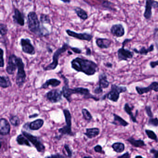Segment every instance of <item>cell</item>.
<instances>
[{"mask_svg":"<svg viewBox=\"0 0 158 158\" xmlns=\"http://www.w3.org/2000/svg\"><path fill=\"white\" fill-rule=\"evenodd\" d=\"M61 81L58 80L57 79L52 78L47 80L42 85L40 89H46L48 88L50 85L52 87H57L61 84Z\"/></svg>","mask_w":158,"mask_h":158,"instance_id":"obj_23","label":"cell"},{"mask_svg":"<svg viewBox=\"0 0 158 158\" xmlns=\"http://www.w3.org/2000/svg\"><path fill=\"white\" fill-rule=\"evenodd\" d=\"M16 142L19 145L27 146L31 147L29 141L23 134L18 135L16 138Z\"/></svg>","mask_w":158,"mask_h":158,"instance_id":"obj_29","label":"cell"},{"mask_svg":"<svg viewBox=\"0 0 158 158\" xmlns=\"http://www.w3.org/2000/svg\"><path fill=\"white\" fill-rule=\"evenodd\" d=\"M74 11L77 15L82 20H85L88 19V17H89L88 14L84 9H83L81 7H79V6H75L74 8Z\"/></svg>","mask_w":158,"mask_h":158,"instance_id":"obj_27","label":"cell"},{"mask_svg":"<svg viewBox=\"0 0 158 158\" xmlns=\"http://www.w3.org/2000/svg\"><path fill=\"white\" fill-rule=\"evenodd\" d=\"M70 49H71V51H73L74 53L76 54H80L81 53L82 51L80 49H79L78 48H76V47H70Z\"/></svg>","mask_w":158,"mask_h":158,"instance_id":"obj_47","label":"cell"},{"mask_svg":"<svg viewBox=\"0 0 158 158\" xmlns=\"http://www.w3.org/2000/svg\"><path fill=\"white\" fill-rule=\"evenodd\" d=\"M40 20L42 25L44 24H51V19L49 16L47 14H41Z\"/></svg>","mask_w":158,"mask_h":158,"instance_id":"obj_33","label":"cell"},{"mask_svg":"<svg viewBox=\"0 0 158 158\" xmlns=\"http://www.w3.org/2000/svg\"><path fill=\"white\" fill-rule=\"evenodd\" d=\"M83 158H92L91 156H84Z\"/></svg>","mask_w":158,"mask_h":158,"instance_id":"obj_56","label":"cell"},{"mask_svg":"<svg viewBox=\"0 0 158 158\" xmlns=\"http://www.w3.org/2000/svg\"><path fill=\"white\" fill-rule=\"evenodd\" d=\"M28 1H29V2H32V0H28Z\"/></svg>","mask_w":158,"mask_h":158,"instance_id":"obj_57","label":"cell"},{"mask_svg":"<svg viewBox=\"0 0 158 158\" xmlns=\"http://www.w3.org/2000/svg\"><path fill=\"white\" fill-rule=\"evenodd\" d=\"M25 64L20 57L18 58L17 73L16 77L15 83L19 88H22L26 81V72L25 71Z\"/></svg>","mask_w":158,"mask_h":158,"instance_id":"obj_6","label":"cell"},{"mask_svg":"<svg viewBox=\"0 0 158 158\" xmlns=\"http://www.w3.org/2000/svg\"><path fill=\"white\" fill-rule=\"evenodd\" d=\"M92 54V51L90 48H87L86 51V55L87 56H91Z\"/></svg>","mask_w":158,"mask_h":158,"instance_id":"obj_50","label":"cell"},{"mask_svg":"<svg viewBox=\"0 0 158 158\" xmlns=\"http://www.w3.org/2000/svg\"><path fill=\"white\" fill-rule=\"evenodd\" d=\"M153 7L155 8H158V2L156 1H155L154 3V5H153Z\"/></svg>","mask_w":158,"mask_h":158,"instance_id":"obj_52","label":"cell"},{"mask_svg":"<svg viewBox=\"0 0 158 158\" xmlns=\"http://www.w3.org/2000/svg\"><path fill=\"white\" fill-rule=\"evenodd\" d=\"M22 133L32 144L38 152L43 153L45 152V146L44 145L39 137L34 136L25 131H22Z\"/></svg>","mask_w":158,"mask_h":158,"instance_id":"obj_8","label":"cell"},{"mask_svg":"<svg viewBox=\"0 0 158 158\" xmlns=\"http://www.w3.org/2000/svg\"><path fill=\"white\" fill-rule=\"evenodd\" d=\"M66 33L68 36L72 38H75L81 40L87 41L88 42L91 41L93 38V36L91 34L84 32V33H77L73 31L70 29L66 30Z\"/></svg>","mask_w":158,"mask_h":158,"instance_id":"obj_12","label":"cell"},{"mask_svg":"<svg viewBox=\"0 0 158 158\" xmlns=\"http://www.w3.org/2000/svg\"><path fill=\"white\" fill-rule=\"evenodd\" d=\"M95 151L96 153H100L102 154H105V152L103 150L102 147L99 145H97L94 148Z\"/></svg>","mask_w":158,"mask_h":158,"instance_id":"obj_42","label":"cell"},{"mask_svg":"<svg viewBox=\"0 0 158 158\" xmlns=\"http://www.w3.org/2000/svg\"><path fill=\"white\" fill-rule=\"evenodd\" d=\"M110 32L115 37L121 38L125 35V29L122 24H115L111 27Z\"/></svg>","mask_w":158,"mask_h":158,"instance_id":"obj_15","label":"cell"},{"mask_svg":"<svg viewBox=\"0 0 158 158\" xmlns=\"http://www.w3.org/2000/svg\"><path fill=\"white\" fill-rule=\"evenodd\" d=\"M99 1H103V2H104V1H105V0H99Z\"/></svg>","mask_w":158,"mask_h":158,"instance_id":"obj_58","label":"cell"},{"mask_svg":"<svg viewBox=\"0 0 158 158\" xmlns=\"http://www.w3.org/2000/svg\"><path fill=\"white\" fill-rule=\"evenodd\" d=\"M27 24L29 30L38 37H46L50 34L49 31L43 25H41V23L34 11H31L28 14Z\"/></svg>","mask_w":158,"mask_h":158,"instance_id":"obj_3","label":"cell"},{"mask_svg":"<svg viewBox=\"0 0 158 158\" xmlns=\"http://www.w3.org/2000/svg\"><path fill=\"white\" fill-rule=\"evenodd\" d=\"M145 133L149 139L158 142L157 136L154 131L150 130H145Z\"/></svg>","mask_w":158,"mask_h":158,"instance_id":"obj_35","label":"cell"},{"mask_svg":"<svg viewBox=\"0 0 158 158\" xmlns=\"http://www.w3.org/2000/svg\"><path fill=\"white\" fill-rule=\"evenodd\" d=\"M100 134V129L98 128H87L86 129V132L84 135L89 139H92L98 136Z\"/></svg>","mask_w":158,"mask_h":158,"instance_id":"obj_25","label":"cell"},{"mask_svg":"<svg viewBox=\"0 0 158 158\" xmlns=\"http://www.w3.org/2000/svg\"><path fill=\"white\" fill-rule=\"evenodd\" d=\"M132 39H126L122 43V47L120 48L117 52V58L119 61H127L130 59H132L134 56L133 52L125 49V46L127 43L131 41Z\"/></svg>","mask_w":158,"mask_h":158,"instance_id":"obj_7","label":"cell"},{"mask_svg":"<svg viewBox=\"0 0 158 158\" xmlns=\"http://www.w3.org/2000/svg\"><path fill=\"white\" fill-rule=\"evenodd\" d=\"M113 3L109 2L108 1H105L102 3V6L103 7L105 8H107V9H110V10H113V8H112V6L113 5Z\"/></svg>","mask_w":158,"mask_h":158,"instance_id":"obj_39","label":"cell"},{"mask_svg":"<svg viewBox=\"0 0 158 158\" xmlns=\"http://www.w3.org/2000/svg\"><path fill=\"white\" fill-rule=\"evenodd\" d=\"M14 14L12 16L13 21L16 24L23 27L25 25V19L22 12H20L18 8L14 7Z\"/></svg>","mask_w":158,"mask_h":158,"instance_id":"obj_14","label":"cell"},{"mask_svg":"<svg viewBox=\"0 0 158 158\" xmlns=\"http://www.w3.org/2000/svg\"><path fill=\"white\" fill-rule=\"evenodd\" d=\"M112 41L106 38H97L96 44L97 47L101 49H109L112 44Z\"/></svg>","mask_w":158,"mask_h":158,"instance_id":"obj_17","label":"cell"},{"mask_svg":"<svg viewBox=\"0 0 158 158\" xmlns=\"http://www.w3.org/2000/svg\"><path fill=\"white\" fill-rule=\"evenodd\" d=\"M39 116L38 114H34V115H30L29 117L30 118H36V117H38Z\"/></svg>","mask_w":158,"mask_h":158,"instance_id":"obj_53","label":"cell"},{"mask_svg":"<svg viewBox=\"0 0 158 158\" xmlns=\"http://www.w3.org/2000/svg\"><path fill=\"white\" fill-rule=\"evenodd\" d=\"M150 153L154 155L153 158H158V150L152 148L150 150Z\"/></svg>","mask_w":158,"mask_h":158,"instance_id":"obj_46","label":"cell"},{"mask_svg":"<svg viewBox=\"0 0 158 158\" xmlns=\"http://www.w3.org/2000/svg\"><path fill=\"white\" fill-rule=\"evenodd\" d=\"M22 52L30 55H33L35 54V48L31 43V41L28 38L21 39L20 41Z\"/></svg>","mask_w":158,"mask_h":158,"instance_id":"obj_10","label":"cell"},{"mask_svg":"<svg viewBox=\"0 0 158 158\" xmlns=\"http://www.w3.org/2000/svg\"><path fill=\"white\" fill-rule=\"evenodd\" d=\"M154 36L155 38H158V28H156L154 31Z\"/></svg>","mask_w":158,"mask_h":158,"instance_id":"obj_51","label":"cell"},{"mask_svg":"<svg viewBox=\"0 0 158 158\" xmlns=\"http://www.w3.org/2000/svg\"><path fill=\"white\" fill-rule=\"evenodd\" d=\"M72 69L88 76L94 75L98 70L97 64L93 61L80 57H76L71 61Z\"/></svg>","mask_w":158,"mask_h":158,"instance_id":"obj_2","label":"cell"},{"mask_svg":"<svg viewBox=\"0 0 158 158\" xmlns=\"http://www.w3.org/2000/svg\"><path fill=\"white\" fill-rule=\"evenodd\" d=\"M18 57L15 54H12L8 58V63L6 67V73L8 75H12L15 74L18 68Z\"/></svg>","mask_w":158,"mask_h":158,"instance_id":"obj_11","label":"cell"},{"mask_svg":"<svg viewBox=\"0 0 158 158\" xmlns=\"http://www.w3.org/2000/svg\"><path fill=\"white\" fill-rule=\"evenodd\" d=\"M9 122L14 127H18L20 123V119L16 115L11 116L9 118Z\"/></svg>","mask_w":158,"mask_h":158,"instance_id":"obj_32","label":"cell"},{"mask_svg":"<svg viewBox=\"0 0 158 158\" xmlns=\"http://www.w3.org/2000/svg\"><path fill=\"white\" fill-rule=\"evenodd\" d=\"M44 158H65V157L57 153V154L51 155L50 156H47Z\"/></svg>","mask_w":158,"mask_h":158,"instance_id":"obj_43","label":"cell"},{"mask_svg":"<svg viewBox=\"0 0 158 158\" xmlns=\"http://www.w3.org/2000/svg\"><path fill=\"white\" fill-rule=\"evenodd\" d=\"M155 50V45L152 44L148 48H146L145 46H143L140 50H137L136 48H133V51L136 54L141 55L147 56L149 53L153 52Z\"/></svg>","mask_w":158,"mask_h":158,"instance_id":"obj_22","label":"cell"},{"mask_svg":"<svg viewBox=\"0 0 158 158\" xmlns=\"http://www.w3.org/2000/svg\"><path fill=\"white\" fill-rule=\"evenodd\" d=\"M64 148L67 153L66 156L68 158H71L72 156V152L71 149L70 148L68 145L65 144L64 145Z\"/></svg>","mask_w":158,"mask_h":158,"instance_id":"obj_41","label":"cell"},{"mask_svg":"<svg viewBox=\"0 0 158 158\" xmlns=\"http://www.w3.org/2000/svg\"><path fill=\"white\" fill-rule=\"evenodd\" d=\"M148 125L157 127L158 126V118H149L148 121Z\"/></svg>","mask_w":158,"mask_h":158,"instance_id":"obj_37","label":"cell"},{"mask_svg":"<svg viewBox=\"0 0 158 158\" xmlns=\"http://www.w3.org/2000/svg\"><path fill=\"white\" fill-rule=\"evenodd\" d=\"M61 77L64 80L65 85L62 87V91L63 92V97L67 100L69 103H70L72 101L71 96L74 94L83 96L85 98H92L96 101H99L100 98L95 96L90 93V90L88 88L83 87H75L74 88H70L69 85V80L64 75H61Z\"/></svg>","mask_w":158,"mask_h":158,"instance_id":"obj_1","label":"cell"},{"mask_svg":"<svg viewBox=\"0 0 158 158\" xmlns=\"http://www.w3.org/2000/svg\"><path fill=\"white\" fill-rule=\"evenodd\" d=\"M145 10L144 13V17L147 19H151L152 15V7H153L155 0H145Z\"/></svg>","mask_w":158,"mask_h":158,"instance_id":"obj_18","label":"cell"},{"mask_svg":"<svg viewBox=\"0 0 158 158\" xmlns=\"http://www.w3.org/2000/svg\"><path fill=\"white\" fill-rule=\"evenodd\" d=\"M70 47H69V45L67 43H64L62 47L58 49L54 53L53 56V62L45 67L44 68V70L46 71L55 69L58 65V59H59V57L62 54L66 52Z\"/></svg>","mask_w":158,"mask_h":158,"instance_id":"obj_5","label":"cell"},{"mask_svg":"<svg viewBox=\"0 0 158 158\" xmlns=\"http://www.w3.org/2000/svg\"><path fill=\"white\" fill-rule=\"evenodd\" d=\"M135 90H136L137 94L140 95H142L145 94H147L151 91H154L155 92H158V82H152L147 87L136 86Z\"/></svg>","mask_w":158,"mask_h":158,"instance_id":"obj_13","label":"cell"},{"mask_svg":"<svg viewBox=\"0 0 158 158\" xmlns=\"http://www.w3.org/2000/svg\"><path fill=\"white\" fill-rule=\"evenodd\" d=\"M149 66L152 69H155L156 67L158 66V60L156 61H151L149 63Z\"/></svg>","mask_w":158,"mask_h":158,"instance_id":"obj_45","label":"cell"},{"mask_svg":"<svg viewBox=\"0 0 158 158\" xmlns=\"http://www.w3.org/2000/svg\"><path fill=\"white\" fill-rule=\"evenodd\" d=\"M128 89L125 86H121L116 84H112L111 90L102 97V100H105L106 98L112 102H117L120 97V94L127 92Z\"/></svg>","mask_w":158,"mask_h":158,"instance_id":"obj_4","label":"cell"},{"mask_svg":"<svg viewBox=\"0 0 158 158\" xmlns=\"http://www.w3.org/2000/svg\"><path fill=\"white\" fill-rule=\"evenodd\" d=\"M134 108V107L130 106L129 103H126L124 105L123 109H124V110L126 112V113L130 116L131 120L134 123H137L138 122H137V119H136L137 116H135L134 115L133 112Z\"/></svg>","mask_w":158,"mask_h":158,"instance_id":"obj_24","label":"cell"},{"mask_svg":"<svg viewBox=\"0 0 158 158\" xmlns=\"http://www.w3.org/2000/svg\"><path fill=\"white\" fill-rule=\"evenodd\" d=\"M105 65L106 67L108 68L111 69L113 67V64H111V63H109V62H108V63L105 64Z\"/></svg>","mask_w":158,"mask_h":158,"instance_id":"obj_49","label":"cell"},{"mask_svg":"<svg viewBox=\"0 0 158 158\" xmlns=\"http://www.w3.org/2000/svg\"><path fill=\"white\" fill-rule=\"evenodd\" d=\"M0 67L3 68L4 66V51L2 48L0 49Z\"/></svg>","mask_w":158,"mask_h":158,"instance_id":"obj_40","label":"cell"},{"mask_svg":"<svg viewBox=\"0 0 158 158\" xmlns=\"http://www.w3.org/2000/svg\"><path fill=\"white\" fill-rule=\"evenodd\" d=\"M130 153L129 152H127L122 155L121 156H119L118 158H130Z\"/></svg>","mask_w":158,"mask_h":158,"instance_id":"obj_48","label":"cell"},{"mask_svg":"<svg viewBox=\"0 0 158 158\" xmlns=\"http://www.w3.org/2000/svg\"><path fill=\"white\" fill-rule=\"evenodd\" d=\"M126 141H128L135 148H143L146 146L143 140L142 139L136 140L132 136L127 139Z\"/></svg>","mask_w":158,"mask_h":158,"instance_id":"obj_26","label":"cell"},{"mask_svg":"<svg viewBox=\"0 0 158 158\" xmlns=\"http://www.w3.org/2000/svg\"><path fill=\"white\" fill-rule=\"evenodd\" d=\"M12 85V82L8 77L1 76L0 78V86L1 88H8Z\"/></svg>","mask_w":158,"mask_h":158,"instance_id":"obj_28","label":"cell"},{"mask_svg":"<svg viewBox=\"0 0 158 158\" xmlns=\"http://www.w3.org/2000/svg\"><path fill=\"white\" fill-rule=\"evenodd\" d=\"M145 110L146 112L147 115L149 118H152L154 117V114L152 110V107L150 106H145Z\"/></svg>","mask_w":158,"mask_h":158,"instance_id":"obj_38","label":"cell"},{"mask_svg":"<svg viewBox=\"0 0 158 158\" xmlns=\"http://www.w3.org/2000/svg\"><path fill=\"white\" fill-rule=\"evenodd\" d=\"M63 113H64V116H65V121H66V125L67 127L69 128H71V119H72V117H71V114L69 110L67 109H65L63 110Z\"/></svg>","mask_w":158,"mask_h":158,"instance_id":"obj_30","label":"cell"},{"mask_svg":"<svg viewBox=\"0 0 158 158\" xmlns=\"http://www.w3.org/2000/svg\"><path fill=\"white\" fill-rule=\"evenodd\" d=\"M112 148L116 153H121L125 150V145L121 142H117L112 145Z\"/></svg>","mask_w":158,"mask_h":158,"instance_id":"obj_31","label":"cell"},{"mask_svg":"<svg viewBox=\"0 0 158 158\" xmlns=\"http://www.w3.org/2000/svg\"><path fill=\"white\" fill-rule=\"evenodd\" d=\"M82 113L83 114V118L85 120L88 122H90L93 119L92 116L90 113V111L86 108H83L82 110Z\"/></svg>","mask_w":158,"mask_h":158,"instance_id":"obj_34","label":"cell"},{"mask_svg":"<svg viewBox=\"0 0 158 158\" xmlns=\"http://www.w3.org/2000/svg\"><path fill=\"white\" fill-rule=\"evenodd\" d=\"M94 93L96 94H102L103 93V89L100 88L99 86H97L95 88L93 91Z\"/></svg>","mask_w":158,"mask_h":158,"instance_id":"obj_44","label":"cell"},{"mask_svg":"<svg viewBox=\"0 0 158 158\" xmlns=\"http://www.w3.org/2000/svg\"><path fill=\"white\" fill-rule=\"evenodd\" d=\"M134 158H145L142 157V156H137L135 157Z\"/></svg>","mask_w":158,"mask_h":158,"instance_id":"obj_55","label":"cell"},{"mask_svg":"<svg viewBox=\"0 0 158 158\" xmlns=\"http://www.w3.org/2000/svg\"><path fill=\"white\" fill-rule=\"evenodd\" d=\"M63 92L59 89H53L45 94L46 99L53 104L58 103L63 99Z\"/></svg>","mask_w":158,"mask_h":158,"instance_id":"obj_9","label":"cell"},{"mask_svg":"<svg viewBox=\"0 0 158 158\" xmlns=\"http://www.w3.org/2000/svg\"><path fill=\"white\" fill-rule=\"evenodd\" d=\"M109 84L110 82L108 80L107 75L105 73H101L99 76L98 86L102 89H106L108 88Z\"/></svg>","mask_w":158,"mask_h":158,"instance_id":"obj_21","label":"cell"},{"mask_svg":"<svg viewBox=\"0 0 158 158\" xmlns=\"http://www.w3.org/2000/svg\"><path fill=\"white\" fill-rule=\"evenodd\" d=\"M10 123L8 121L4 118H2L0 119V134L5 136L9 134L10 132Z\"/></svg>","mask_w":158,"mask_h":158,"instance_id":"obj_16","label":"cell"},{"mask_svg":"<svg viewBox=\"0 0 158 158\" xmlns=\"http://www.w3.org/2000/svg\"><path fill=\"white\" fill-rule=\"evenodd\" d=\"M113 115L114 117V120L110 122V123L112 124L117 126H121L124 127H127L130 124V123L127 122L123 118L117 115L116 113H113Z\"/></svg>","mask_w":158,"mask_h":158,"instance_id":"obj_19","label":"cell"},{"mask_svg":"<svg viewBox=\"0 0 158 158\" xmlns=\"http://www.w3.org/2000/svg\"><path fill=\"white\" fill-rule=\"evenodd\" d=\"M60 1H62L65 3H69L71 2V0H60Z\"/></svg>","mask_w":158,"mask_h":158,"instance_id":"obj_54","label":"cell"},{"mask_svg":"<svg viewBox=\"0 0 158 158\" xmlns=\"http://www.w3.org/2000/svg\"><path fill=\"white\" fill-rule=\"evenodd\" d=\"M44 121L42 119H37L28 123V128L31 131H38L43 126ZM28 124V123H27Z\"/></svg>","mask_w":158,"mask_h":158,"instance_id":"obj_20","label":"cell"},{"mask_svg":"<svg viewBox=\"0 0 158 158\" xmlns=\"http://www.w3.org/2000/svg\"><path fill=\"white\" fill-rule=\"evenodd\" d=\"M8 31V28L6 25L2 23L0 24V34L2 37L6 36L7 34Z\"/></svg>","mask_w":158,"mask_h":158,"instance_id":"obj_36","label":"cell"}]
</instances>
